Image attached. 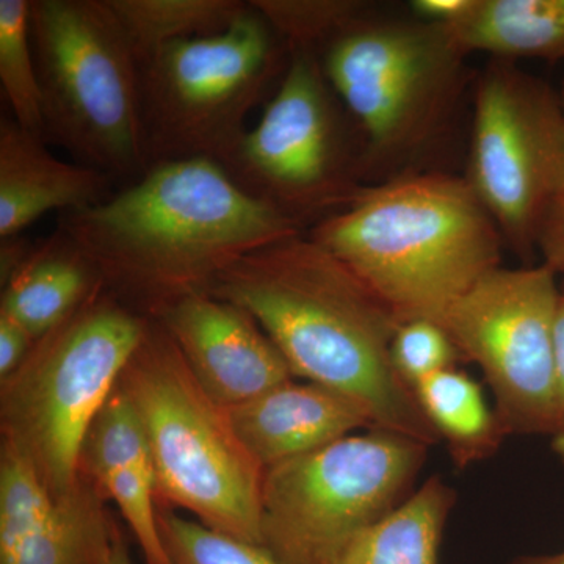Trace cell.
<instances>
[{
  "label": "cell",
  "instance_id": "6da1fadb",
  "mask_svg": "<svg viewBox=\"0 0 564 564\" xmlns=\"http://www.w3.org/2000/svg\"><path fill=\"white\" fill-rule=\"evenodd\" d=\"M57 228L95 263L104 289L144 318L209 293L243 256L304 234L204 159L152 166L98 206L62 214Z\"/></svg>",
  "mask_w": 564,
  "mask_h": 564
},
{
  "label": "cell",
  "instance_id": "7a4b0ae2",
  "mask_svg": "<svg viewBox=\"0 0 564 564\" xmlns=\"http://www.w3.org/2000/svg\"><path fill=\"white\" fill-rule=\"evenodd\" d=\"M209 295L243 307L269 334L293 377L344 393L372 430L440 444L414 391L391 361L399 318L339 258L306 234L243 256Z\"/></svg>",
  "mask_w": 564,
  "mask_h": 564
},
{
  "label": "cell",
  "instance_id": "3957f363",
  "mask_svg": "<svg viewBox=\"0 0 564 564\" xmlns=\"http://www.w3.org/2000/svg\"><path fill=\"white\" fill-rule=\"evenodd\" d=\"M304 234L358 274L400 323H440L502 267L496 223L467 181L451 174H404L364 187Z\"/></svg>",
  "mask_w": 564,
  "mask_h": 564
},
{
  "label": "cell",
  "instance_id": "277c9868",
  "mask_svg": "<svg viewBox=\"0 0 564 564\" xmlns=\"http://www.w3.org/2000/svg\"><path fill=\"white\" fill-rule=\"evenodd\" d=\"M147 433L155 496L207 529L261 545L263 474L234 430L228 408L204 391L158 318L118 380Z\"/></svg>",
  "mask_w": 564,
  "mask_h": 564
},
{
  "label": "cell",
  "instance_id": "5b68a950",
  "mask_svg": "<svg viewBox=\"0 0 564 564\" xmlns=\"http://www.w3.org/2000/svg\"><path fill=\"white\" fill-rule=\"evenodd\" d=\"M44 140L115 184L148 173L140 65L109 0H31Z\"/></svg>",
  "mask_w": 564,
  "mask_h": 564
},
{
  "label": "cell",
  "instance_id": "8992f818",
  "mask_svg": "<svg viewBox=\"0 0 564 564\" xmlns=\"http://www.w3.org/2000/svg\"><path fill=\"white\" fill-rule=\"evenodd\" d=\"M148 321L102 288L41 336L0 381L2 440L31 459L55 499L79 485L85 434Z\"/></svg>",
  "mask_w": 564,
  "mask_h": 564
},
{
  "label": "cell",
  "instance_id": "52a82bcc",
  "mask_svg": "<svg viewBox=\"0 0 564 564\" xmlns=\"http://www.w3.org/2000/svg\"><path fill=\"white\" fill-rule=\"evenodd\" d=\"M288 63V46L251 6L228 31L152 55L140 66L148 166L195 159L220 165Z\"/></svg>",
  "mask_w": 564,
  "mask_h": 564
},
{
  "label": "cell",
  "instance_id": "ba28073f",
  "mask_svg": "<svg viewBox=\"0 0 564 564\" xmlns=\"http://www.w3.org/2000/svg\"><path fill=\"white\" fill-rule=\"evenodd\" d=\"M429 445L383 430L343 437L263 474L261 547L278 564H339L415 491Z\"/></svg>",
  "mask_w": 564,
  "mask_h": 564
},
{
  "label": "cell",
  "instance_id": "9c48e42d",
  "mask_svg": "<svg viewBox=\"0 0 564 564\" xmlns=\"http://www.w3.org/2000/svg\"><path fill=\"white\" fill-rule=\"evenodd\" d=\"M323 73L362 137V176L421 150L458 98L464 61L444 25L367 13L321 51Z\"/></svg>",
  "mask_w": 564,
  "mask_h": 564
},
{
  "label": "cell",
  "instance_id": "30bf717a",
  "mask_svg": "<svg viewBox=\"0 0 564 564\" xmlns=\"http://www.w3.org/2000/svg\"><path fill=\"white\" fill-rule=\"evenodd\" d=\"M220 166L240 192L303 232L358 196L361 147L317 51L289 50L261 121Z\"/></svg>",
  "mask_w": 564,
  "mask_h": 564
},
{
  "label": "cell",
  "instance_id": "8fae6325",
  "mask_svg": "<svg viewBox=\"0 0 564 564\" xmlns=\"http://www.w3.org/2000/svg\"><path fill=\"white\" fill-rule=\"evenodd\" d=\"M503 242L529 261L545 210L564 187V113L558 91L492 61L475 90L469 170L464 177Z\"/></svg>",
  "mask_w": 564,
  "mask_h": 564
},
{
  "label": "cell",
  "instance_id": "7c38bea8",
  "mask_svg": "<svg viewBox=\"0 0 564 564\" xmlns=\"http://www.w3.org/2000/svg\"><path fill=\"white\" fill-rule=\"evenodd\" d=\"M556 274L538 263L481 278L445 313L462 359L480 367L508 434L549 436L555 419Z\"/></svg>",
  "mask_w": 564,
  "mask_h": 564
},
{
  "label": "cell",
  "instance_id": "4fadbf2b",
  "mask_svg": "<svg viewBox=\"0 0 564 564\" xmlns=\"http://www.w3.org/2000/svg\"><path fill=\"white\" fill-rule=\"evenodd\" d=\"M158 321L221 406H239L295 378L269 334L237 304L198 293L166 307Z\"/></svg>",
  "mask_w": 564,
  "mask_h": 564
},
{
  "label": "cell",
  "instance_id": "5bb4252c",
  "mask_svg": "<svg viewBox=\"0 0 564 564\" xmlns=\"http://www.w3.org/2000/svg\"><path fill=\"white\" fill-rule=\"evenodd\" d=\"M228 414L243 447L263 470L313 454L359 430H372L358 403L310 381L278 386L228 408Z\"/></svg>",
  "mask_w": 564,
  "mask_h": 564
},
{
  "label": "cell",
  "instance_id": "9a60e30c",
  "mask_svg": "<svg viewBox=\"0 0 564 564\" xmlns=\"http://www.w3.org/2000/svg\"><path fill=\"white\" fill-rule=\"evenodd\" d=\"M115 182L98 170L61 161L47 141L0 120V239L21 236L50 212L90 209L109 199Z\"/></svg>",
  "mask_w": 564,
  "mask_h": 564
},
{
  "label": "cell",
  "instance_id": "2e32d148",
  "mask_svg": "<svg viewBox=\"0 0 564 564\" xmlns=\"http://www.w3.org/2000/svg\"><path fill=\"white\" fill-rule=\"evenodd\" d=\"M102 288L95 263L57 228L33 243L31 254L3 285L0 314L39 340Z\"/></svg>",
  "mask_w": 564,
  "mask_h": 564
},
{
  "label": "cell",
  "instance_id": "e0dca14e",
  "mask_svg": "<svg viewBox=\"0 0 564 564\" xmlns=\"http://www.w3.org/2000/svg\"><path fill=\"white\" fill-rule=\"evenodd\" d=\"M464 54L494 61L564 58V0H474L458 21L444 25Z\"/></svg>",
  "mask_w": 564,
  "mask_h": 564
},
{
  "label": "cell",
  "instance_id": "ac0fdd59",
  "mask_svg": "<svg viewBox=\"0 0 564 564\" xmlns=\"http://www.w3.org/2000/svg\"><path fill=\"white\" fill-rule=\"evenodd\" d=\"M414 395L437 440L447 445L456 469L491 458L510 436L481 384L458 367L422 381Z\"/></svg>",
  "mask_w": 564,
  "mask_h": 564
},
{
  "label": "cell",
  "instance_id": "d6986e66",
  "mask_svg": "<svg viewBox=\"0 0 564 564\" xmlns=\"http://www.w3.org/2000/svg\"><path fill=\"white\" fill-rule=\"evenodd\" d=\"M456 492L433 475L383 521L352 541L339 564H440Z\"/></svg>",
  "mask_w": 564,
  "mask_h": 564
},
{
  "label": "cell",
  "instance_id": "ffe728a7",
  "mask_svg": "<svg viewBox=\"0 0 564 564\" xmlns=\"http://www.w3.org/2000/svg\"><path fill=\"white\" fill-rule=\"evenodd\" d=\"M106 502L102 489L82 474L79 485L57 499L47 521L0 564H106L120 532Z\"/></svg>",
  "mask_w": 564,
  "mask_h": 564
},
{
  "label": "cell",
  "instance_id": "44dd1931",
  "mask_svg": "<svg viewBox=\"0 0 564 564\" xmlns=\"http://www.w3.org/2000/svg\"><path fill=\"white\" fill-rule=\"evenodd\" d=\"M139 65L169 44L228 31L248 10L243 0H109Z\"/></svg>",
  "mask_w": 564,
  "mask_h": 564
},
{
  "label": "cell",
  "instance_id": "7402d4cb",
  "mask_svg": "<svg viewBox=\"0 0 564 564\" xmlns=\"http://www.w3.org/2000/svg\"><path fill=\"white\" fill-rule=\"evenodd\" d=\"M0 85L14 121L44 139L43 101L31 39V0H0Z\"/></svg>",
  "mask_w": 564,
  "mask_h": 564
},
{
  "label": "cell",
  "instance_id": "603a6c76",
  "mask_svg": "<svg viewBox=\"0 0 564 564\" xmlns=\"http://www.w3.org/2000/svg\"><path fill=\"white\" fill-rule=\"evenodd\" d=\"M54 494L31 459L0 444V563L7 562L54 511Z\"/></svg>",
  "mask_w": 564,
  "mask_h": 564
},
{
  "label": "cell",
  "instance_id": "cb8c5ba5",
  "mask_svg": "<svg viewBox=\"0 0 564 564\" xmlns=\"http://www.w3.org/2000/svg\"><path fill=\"white\" fill-rule=\"evenodd\" d=\"M126 467L152 469V459L140 415L117 384L85 434L80 473L99 481Z\"/></svg>",
  "mask_w": 564,
  "mask_h": 564
},
{
  "label": "cell",
  "instance_id": "d4e9b609",
  "mask_svg": "<svg viewBox=\"0 0 564 564\" xmlns=\"http://www.w3.org/2000/svg\"><path fill=\"white\" fill-rule=\"evenodd\" d=\"M250 6L288 50L317 52L367 10L356 0H250Z\"/></svg>",
  "mask_w": 564,
  "mask_h": 564
},
{
  "label": "cell",
  "instance_id": "484cf974",
  "mask_svg": "<svg viewBox=\"0 0 564 564\" xmlns=\"http://www.w3.org/2000/svg\"><path fill=\"white\" fill-rule=\"evenodd\" d=\"M159 530L172 564H278L261 545L215 532L162 505Z\"/></svg>",
  "mask_w": 564,
  "mask_h": 564
},
{
  "label": "cell",
  "instance_id": "4316f807",
  "mask_svg": "<svg viewBox=\"0 0 564 564\" xmlns=\"http://www.w3.org/2000/svg\"><path fill=\"white\" fill-rule=\"evenodd\" d=\"M107 499L120 508L122 519L140 545L147 564H172L159 530V505L154 470L151 467H126L95 481Z\"/></svg>",
  "mask_w": 564,
  "mask_h": 564
},
{
  "label": "cell",
  "instance_id": "83f0119b",
  "mask_svg": "<svg viewBox=\"0 0 564 564\" xmlns=\"http://www.w3.org/2000/svg\"><path fill=\"white\" fill-rule=\"evenodd\" d=\"M393 369L413 389L463 361L444 326L433 321L400 323L391 344Z\"/></svg>",
  "mask_w": 564,
  "mask_h": 564
},
{
  "label": "cell",
  "instance_id": "f1b7e54d",
  "mask_svg": "<svg viewBox=\"0 0 564 564\" xmlns=\"http://www.w3.org/2000/svg\"><path fill=\"white\" fill-rule=\"evenodd\" d=\"M536 254L556 276L564 274V187L545 210L538 231Z\"/></svg>",
  "mask_w": 564,
  "mask_h": 564
},
{
  "label": "cell",
  "instance_id": "f546056e",
  "mask_svg": "<svg viewBox=\"0 0 564 564\" xmlns=\"http://www.w3.org/2000/svg\"><path fill=\"white\" fill-rule=\"evenodd\" d=\"M35 343V337L24 326L0 314V381L21 366Z\"/></svg>",
  "mask_w": 564,
  "mask_h": 564
},
{
  "label": "cell",
  "instance_id": "4dcf8cb0",
  "mask_svg": "<svg viewBox=\"0 0 564 564\" xmlns=\"http://www.w3.org/2000/svg\"><path fill=\"white\" fill-rule=\"evenodd\" d=\"M555 419L552 430V451L564 464V292L560 299L555 325Z\"/></svg>",
  "mask_w": 564,
  "mask_h": 564
},
{
  "label": "cell",
  "instance_id": "1f68e13d",
  "mask_svg": "<svg viewBox=\"0 0 564 564\" xmlns=\"http://www.w3.org/2000/svg\"><path fill=\"white\" fill-rule=\"evenodd\" d=\"M474 0H415L411 3L417 20L448 25L467 13Z\"/></svg>",
  "mask_w": 564,
  "mask_h": 564
},
{
  "label": "cell",
  "instance_id": "d6a6232c",
  "mask_svg": "<svg viewBox=\"0 0 564 564\" xmlns=\"http://www.w3.org/2000/svg\"><path fill=\"white\" fill-rule=\"evenodd\" d=\"M33 242L24 236H13L2 239L0 243V281L3 285L20 270L28 256L31 254Z\"/></svg>",
  "mask_w": 564,
  "mask_h": 564
},
{
  "label": "cell",
  "instance_id": "836d02e7",
  "mask_svg": "<svg viewBox=\"0 0 564 564\" xmlns=\"http://www.w3.org/2000/svg\"><path fill=\"white\" fill-rule=\"evenodd\" d=\"M106 564H133L131 554H129L128 543H126L121 532H118L117 536H115Z\"/></svg>",
  "mask_w": 564,
  "mask_h": 564
},
{
  "label": "cell",
  "instance_id": "e575fe53",
  "mask_svg": "<svg viewBox=\"0 0 564 564\" xmlns=\"http://www.w3.org/2000/svg\"><path fill=\"white\" fill-rule=\"evenodd\" d=\"M508 564H564V551L552 555L519 556Z\"/></svg>",
  "mask_w": 564,
  "mask_h": 564
},
{
  "label": "cell",
  "instance_id": "d590c367",
  "mask_svg": "<svg viewBox=\"0 0 564 564\" xmlns=\"http://www.w3.org/2000/svg\"><path fill=\"white\" fill-rule=\"evenodd\" d=\"M558 96H560V102H562V109H563V113H564V80L562 84V88H560Z\"/></svg>",
  "mask_w": 564,
  "mask_h": 564
}]
</instances>
